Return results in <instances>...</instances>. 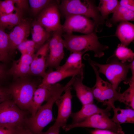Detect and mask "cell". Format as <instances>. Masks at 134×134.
<instances>
[{
	"mask_svg": "<svg viewBox=\"0 0 134 134\" xmlns=\"http://www.w3.org/2000/svg\"><path fill=\"white\" fill-rule=\"evenodd\" d=\"M59 11L65 16L80 15L92 18L96 25V32L102 30L104 20L94 1L89 0H63L59 4Z\"/></svg>",
	"mask_w": 134,
	"mask_h": 134,
	"instance_id": "6da1fadb",
	"label": "cell"
},
{
	"mask_svg": "<svg viewBox=\"0 0 134 134\" xmlns=\"http://www.w3.org/2000/svg\"><path fill=\"white\" fill-rule=\"evenodd\" d=\"M64 47L71 52L91 51L94 53V57L100 58L104 55V51L108 49L107 45L101 44L95 31L87 34L78 35L72 34H62Z\"/></svg>",
	"mask_w": 134,
	"mask_h": 134,
	"instance_id": "7a4b0ae2",
	"label": "cell"
},
{
	"mask_svg": "<svg viewBox=\"0 0 134 134\" xmlns=\"http://www.w3.org/2000/svg\"><path fill=\"white\" fill-rule=\"evenodd\" d=\"M63 92L60 89L56 90L46 103L41 105L33 116L28 117L25 120L24 126L32 134H39L51 122L55 120L53 117L52 108L56 100Z\"/></svg>",
	"mask_w": 134,
	"mask_h": 134,
	"instance_id": "3957f363",
	"label": "cell"
},
{
	"mask_svg": "<svg viewBox=\"0 0 134 134\" xmlns=\"http://www.w3.org/2000/svg\"><path fill=\"white\" fill-rule=\"evenodd\" d=\"M99 69V72L104 74L113 88L116 90L120 83L124 81L125 84L128 83L129 79L127 77L130 69L129 64L120 61L114 54L107 60L105 64H100L90 59L88 60Z\"/></svg>",
	"mask_w": 134,
	"mask_h": 134,
	"instance_id": "277c9868",
	"label": "cell"
},
{
	"mask_svg": "<svg viewBox=\"0 0 134 134\" xmlns=\"http://www.w3.org/2000/svg\"><path fill=\"white\" fill-rule=\"evenodd\" d=\"M39 85L26 77L15 80L8 88L15 104L22 110L29 111L34 93Z\"/></svg>",
	"mask_w": 134,
	"mask_h": 134,
	"instance_id": "5b68a950",
	"label": "cell"
},
{
	"mask_svg": "<svg viewBox=\"0 0 134 134\" xmlns=\"http://www.w3.org/2000/svg\"><path fill=\"white\" fill-rule=\"evenodd\" d=\"M109 113H100L95 114L81 122L66 125L62 128L66 131L78 127L91 128L96 129L109 130L115 132L122 131L121 126L110 118Z\"/></svg>",
	"mask_w": 134,
	"mask_h": 134,
	"instance_id": "8992f818",
	"label": "cell"
},
{
	"mask_svg": "<svg viewBox=\"0 0 134 134\" xmlns=\"http://www.w3.org/2000/svg\"><path fill=\"white\" fill-rule=\"evenodd\" d=\"M29 112L20 109L12 99L6 100L0 104V125L24 126Z\"/></svg>",
	"mask_w": 134,
	"mask_h": 134,
	"instance_id": "52a82bcc",
	"label": "cell"
},
{
	"mask_svg": "<svg viewBox=\"0 0 134 134\" xmlns=\"http://www.w3.org/2000/svg\"><path fill=\"white\" fill-rule=\"evenodd\" d=\"M59 4L58 1L53 0L40 12L36 21L48 32L62 31Z\"/></svg>",
	"mask_w": 134,
	"mask_h": 134,
	"instance_id": "ba28073f",
	"label": "cell"
},
{
	"mask_svg": "<svg viewBox=\"0 0 134 134\" xmlns=\"http://www.w3.org/2000/svg\"><path fill=\"white\" fill-rule=\"evenodd\" d=\"M65 17V20L62 25V30L66 33L77 32L87 34L93 33L94 30L95 31L96 24L90 18L80 15H69Z\"/></svg>",
	"mask_w": 134,
	"mask_h": 134,
	"instance_id": "9c48e42d",
	"label": "cell"
},
{
	"mask_svg": "<svg viewBox=\"0 0 134 134\" xmlns=\"http://www.w3.org/2000/svg\"><path fill=\"white\" fill-rule=\"evenodd\" d=\"M62 31L52 32V37L48 41L49 53L47 57L46 67L56 69L60 66V62L64 56V48L63 39L62 37Z\"/></svg>",
	"mask_w": 134,
	"mask_h": 134,
	"instance_id": "30bf717a",
	"label": "cell"
},
{
	"mask_svg": "<svg viewBox=\"0 0 134 134\" xmlns=\"http://www.w3.org/2000/svg\"><path fill=\"white\" fill-rule=\"evenodd\" d=\"M71 86L65 89V93L61 96L55 102L58 107V114L53 126L62 128L66 125L67 120L70 116L71 112Z\"/></svg>",
	"mask_w": 134,
	"mask_h": 134,
	"instance_id": "8fae6325",
	"label": "cell"
},
{
	"mask_svg": "<svg viewBox=\"0 0 134 134\" xmlns=\"http://www.w3.org/2000/svg\"><path fill=\"white\" fill-rule=\"evenodd\" d=\"M31 27L29 22L23 19L8 34L9 54L14 51L21 43L27 39L30 34Z\"/></svg>",
	"mask_w": 134,
	"mask_h": 134,
	"instance_id": "7c38bea8",
	"label": "cell"
},
{
	"mask_svg": "<svg viewBox=\"0 0 134 134\" xmlns=\"http://www.w3.org/2000/svg\"><path fill=\"white\" fill-rule=\"evenodd\" d=\"M34 55L22 54L19 59L13 61L11 67L8 70V75L12 76L14 80L27 77L30 74L31 65Z\"/></svg>",
	"mask_w": 134,
	"mask_h": 134,
	"instance_id": "4fadbf2b",
	"label": "cell"
},
{
	"mask_svg": "<svg viewBox=\"0 0 134 134\" xmlns=\"http://www.w3.org/2000/svg\"><path fill=\"white\" fill-rule=\"evenodd\" d=\"M48 50V41L38 49L34 55L31 64L30 74L43 78L45 76Z\"/></svg>",
	"mask_w": 134,
	"mask_h": 134,
	"instance_id": "5bb4252c",
	"label": "cell"
},
{
	"mask_svg": "<svg viewBox=\"0 0 134 134\" xmlns=\"http://www.w3.org/2000/svg\"><path fill=\"white\" fill-rule=\"evenodd\" d=\"M57 83L48 86L39 85L34 93L30 109L31 116L35 115L43 102L50 97L57 85Z\"/></svg>",
	"mask_w": 134,
	"mask_h": 134,
	"instance_id": "9a60e30c",
	"label": "cell"
},
{
	"mask_svg": "<svg viewBox=\"0 0 134 134\" xmlns=\"http://www.w3.org/2000/svg\"><path fill=\"white\" fill-rule=\"evenodd\" d=\"M83 72H82L75 76L72 85L82 105L93 103L94 99L92 88L83 84Z\"/></svg>",
	"mask_w": 134,
	"mask_h": 134,
	"instance_id": "2e32d148",
	"label": "cell"
},
{
	"mask_svg": "<svg viewBox=\"0 0 134 134\" xmlns=\"http://www.w3.org/2000/svg\"><path fill=\"white\" fill-rule=\"evenodd\" d=\"M84 68L79 69L62 70H56L53 71L51 69L46 73L43 78L40 86H48L54 84L68 77L76 76L83 72Z\"/></svg>",
	"mask_w": 134,
	"mask_h": 134,
	"instance_id": "e0dca14e",
	"label": "cell"
},
{
	"mask_svg": "<svg viewBox=\"0 0 134 134\" xmlns=\"http://www.w3.org/2000/svg\"><path fill=\"white\" fill-rule=\"evenodd\" d=\"M101 92L98 102H101L106 105V108L109 111L114 106V102L118 101L121 93L117 92L110 83L102 79L101 80Z\"/></svg>",
	"mask_w": 134,
	"mask_h": 134,
	"instance_id": "ac0fdd59",
	"label": "cell"
},
{
	"mask_svg": "<svg viewBox=\"0 0 134 134\" xmlns=\"http://www.w3.org/2000/svg\"><path fill=\"white\" fill-rule=\"evenodd\" d=\"M109 111L103 109L97 106L93 103L82 105L79 111L71 113L70 116L72 119L71 124L79 123L84 121L92 115L100 113H108Z\"/></svg>",
	"mask_w": 134,
	"mask_h": 134,
	"instance_id": "d6986e66",
	"label": "cell"
},
{
	"mask_svg": "<svg viewBox=\"0 0 134 134\" xmlns=\"http://www.w3.org/2000/svg\"><path fill=\"white\" fill-rule=\"evenodd\" d=\"M115 36L121 44L127 47L134 39V25L129 21L120 23L117 27Z\"/></svg>",
	"mask_w": 134,
	"mask_h": 134,
	"instance_id": "ffe728a7",
	"label": "cell"
},
{
	"mask_svg": "<svg viewBox=\"0 0 134 134\" xmlns=\"http://www.w3.org/2000/svg\"><path fill=\"white\" fill-rule=\"evenodd\" d=\"M134 20V11L128 10L119 4L113 12L112 18L105 23L107 26L110 27L118 22Z\"/></svg>",
	"mask_w": 134,
	"mask_h": 134,
	"instance_id": "44dd1931",
	"label": "cell"
},
{
	"mask_svg": "<svg viewBox=\"0 0 134 134\" xmlns=\"http://www.w3.org/2000/svg\"><path fill=\"white\" fill-rule=\"evenodd\" d=\"M112 109L114 114L111 119L115 123L118 125L125 123H134V109L129 107L123 109L115 106Z\"/></svg>",
	"mask_w": 134,
	"mask_h": 134,
	"instance_id": "7402d4cb",
	"label": "cell"
},
{
	"mask_svg": "<svg viewBox=\"0 0 134 134\" xmlns=\"http://www.w3.org/2000/svg\"><path fill=\"white\" fill-rule=\"evenodd\" d=\"M16 7L15 13L0 16V27L10 30L20 23L23 19V11Z\"/></svg>",
	"mask_w": 134,
	"mask_h": 134,
	"instance_id": "603a6c76",
	"label": "cell"
},
{
	"mask_svg": "<svg viewBox=\"0 0 134 134\" xmlns=\"http://www.w3.org/2000/svg\"><path fill=\"white\" fill-rule=\"evenodd\" d=\"M84 53L83 52H72L65 64L56 70H66L84 68V65L82 62V57Z\"/></svg>",
	"mask_w": 134,
	"mask_h": 134,
	"instance_id": "cb8c5ba5",
	"label": "cell"
},
{
	"mask_svg": "<svg viewBox=\"0 0 134 134\" xmlns=\"http://www.w3.org/2000/svg\"><path fill=\"white\" fill-rule=\"evenodd\" d=\"M129 87L121 93L118 101L125 104L129 108L134 109V75L129 79Z\"/></svg>",
	"mask_w": 134,
	"mask_h": 134,
	"instance_id": "d4e9b609",
	"label": "cell"
},
{
	"mask_svg": "<svg viewBox=\"0 0 134 134\" xmlns=\"http://www.w3.org/2000/svg\"><path fill=\"white\" fill-rule=\"evenodd\" d=\"M117 0H100L98 8L103 19H107L109 15L113 13L119 5Z\"/></svg>",
	"mask_w": 134,
	"mask_h": 134,
	"instance_id": "484cf974",
	"label": "cell"
},
{
	"mask_svg": "<svg viewBox=\"0 0 134 134\" xmlns=\"http://www.w3.org/2000/svg\"><path fill=\"white\" fill-rule=\"evenodd\" d=\"M114 54L122 63L131 62L134 60V53L132 50L121 44H118Z\"/></svg>",
	"mask_w": 134,
	"mask_h": 134,
	"instance_id": "4316f807",
	"label": "cell"
},
{
	"mask_svg": "<svg viewBox=\"0 0 134 134\" xmlns=\"http://www.w3.org/2000/svg\"><path fill=\"white\" fill-rule=\"evenodd\" d=\"M53 0H29V3L33 13L36 15L40 12Z\"/></svg>",
	"mask_w": 134,
	"mask_h": 134,
	"instance_id": "83f0119b",
	"label": "cell"
},
{
	"mask_svg": "<svg viewBox=\"0 0 134 134\" xmlns=\"http://www.w3.org/2000/svg\"><path fill=\"white\" fill-rule=\"evenodd\" d=\"M5 29L0 27V52L9 57V41L8 34Z\"/></svg>",
	"mask_w": 134,
	"mask_h": 134,
	"instance_id": "f1b7e54d",
	"label": "cell"
},
{
	"mask_svg": "<svg viewBox=\"0 0 134 134\" xmlns=\"http://www.w3.org/2000/svg\"><path fill=\"white\" fill-rule=\"evenodd\" d=\"M17 49L21 55L27 54L34 55L35 50V44L32 40L27 39L19 44Z\"/></svg>",
	"mask_w": 134,
	"mask_h": 134,
	"instance_id": "f546056e",
	"label": "cell"
},
{
	"mask_svg": "<svg viewBox=\"0 0 134 134\" xmlns=\"http://www.w3.org/2000/svg\"><path fill=\"white\" fill-rule=\"evenodd\" d=\"M15 5L14 0H0V16L13 13L17 9Z\"/></svg>",
	"mask_w": 134,
	"mask_h": 134,
	"instance_id": "4dcf8cb0",
	"label": "cell"
},
{
	"mask_svg": "<svg viewBox=\"0 0 134 134\" xmlns=\"http://www.w3.org/2000/svg\"><path fill=\"white\" fill-rule=\"evenodd\" d=\"M32 40L35 44V49H38L48 40L50 36V33H35L31 32Z\"/></svg>",
	"mask_w": 134,
	"mask_h": 134,
	"instance_id": "1f68e13d",
	"label": "cell"
},
{
	"mask_svg": "<svg viewBox=\"0 0 134 134\" xmlns=\"http://www.w3.org/2000/svg\"><path fill=\"white\" fill-rule=\"evenodd\" d=\"M18 127L11 125H0V134H17Z\"/></svg>",
	"mask_w": 134,
	"mask_h": 134,
	"instance_id": "d6a6232c",
	"label": "cell"
},
{
	"mask_svg": "<svg viewBox=\"0 0 134 134\" xmlns=\"http://www.w3.org/2000/svg\"><path fill=\"white\" fill-rule=\"evenodd\" d=\"M9 99H12V98L8 87L0 85V104Z\"/></svg>",
	"mask_w": 134,
	"mask_h": 134,
	"instance_id": "836d02e7",
	"label": "cell"
},
{
	"mask_svg": "<svg viewBox=\"0 0 134 134\" xmlns=\"http://www.w3.org/2000/svg\"><path fill=\"white\" fill-rule=\"evenodd\" d=\"M8 70L4 63H0V85H3V82L6 79Z\"/></svg>",
	"mask_w": 134,
	"mask_h": 134,
	"instance_id": "e575fe53",
	"label": "cell"
},
{
	"mask_svg": "<svg viewBox=\"0 0 134 134\" xmlns=\"http://www.w3.org/2000/svg\"><path fill=\"white\" fill-rule=\"evenodd\" d=\"M119 5L128 10L134 11V0H121L119 2Z\"/></svg>",
	"mask_w": 134,
	"mask_h": 134,
	"instance_id": "d590c367",
	"label": "cell"
},
{
	"mask_svg": "<svg viewBox=\"0 0 134 134\" xmlns=\"http://www.w3.org/2000/svg\"><path fill=\"white\" fill-rule=\"evenodd\" d=\"M91 134H125L122 131L118 132H115L106 130L96 129L91 131Z\"/></svg>",
	"mask_w": 134,
	"mask_h": 134,
	"instance_id": "8d00e7d4",
	"label": "cell"
},
{
	"mask_svg": "<svg viewBox=\"0 0 134 134\" xmlns=\"http://www.w3.org/2000/svg\"><path fill=\"white\" fill-rule=\"evenodd\" d=\"M16 7L23 11L28 7V1L26 0H14Z\"/></svg>",
	"mask_w": 134,
	"mask_h": 134,
	"instance_id": "74e56055",
	"label": "cell"
},
{
	"mask_svg": "<svg viewBox=\"0 0 134 134\" xmlns=\"http://www.w3.org/2000/svg\"><path fill=\"white\" fill-rule=\"evenodd\" d=\"M60 128L52 126L45 132L42 131L39 134H59Z\"/></svg>",
	"mask_w": 134,
	"mask_h": 134,
	"instance_id": "f35d334b",
	"label": "cell"
},
{
	"mask_svg": "<svg viewBox=\"0 0 134 134\" xmlns=\"http://www.w3.org/2000/svg\"><path fill=\"white\" fill-rule=\"evenodd\" d=\"M17 131V134H32L25 126L18 127Z\"/></svg>",
	"mask_w": 134,
	"mask_h": 134,
	"instance_id": "ab89813d",
	"label": "cell"
},
{
	"mask_svg": "<svg viewBox=\"0 0 134 134\" xmlns=\"http://www.w3.org/2000/svg\"><path fill=\"white\" fill-rule=\"evenodd\" d=\"M9 57L5 56L0 52V62L5 63L9 60Z\"/></svg>",
	"mask_w": 134,
	"mask_h": 134,
	"instance_id": "60d3db41",
	"label": "cell"
},
{
	"mask_svg": "<svg viewBox=\"0 0 134 134\" xmlns=\"http://www.w3.org/2000/svg\"><path fill=\"white\" fill-rule=\"evenodd\" d=\"M134 60L129 64L130 69L132 73V75L134 74Z\"/></svg>",
	"mask_w": 134,
	"mask_h": 134,
	"instance_id": "b9f144b4",
	"label": "cell"
}]
</instances>
